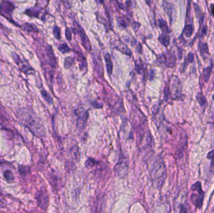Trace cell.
I'll return each mask as SVG.
<instances>
[{"label":"cell","instance_id":"obj_31","mask_svg":"<svg viewBox=\"0 0 214 213\" xmlns=\"http://www.w3.org/2000/svg\"><path fill=\"white\" fill-rule=\"evenodd\" d=\"M207 158L211 160L210 166L212 168H214V150H212L208 153Z\"/></svg>","mask_w":214,"mask_h":213},{"label":"cell","instance_id":"obj_29","mask_svg":"<svg viewBox=\"0 0 214 213\" xmlns=\"http://www.w3.org/2000/svg\"><path fill=\"white\" fill-rule=\"evenodd\" d=\"M103 206V201H98L96 203V206L95 207V210L93 211V213H101L102 212V207Z\"/></svg>","mask_w":214,"mask_h":213},{"label":"cell","instance_id":"obj_18","mask_svg":"<svg viewBox=\"0 0 214 213\" xmlns=\"http://www.w3.org/2000/svg\"><path fill=\"white\" fill-rule=\"evenodd\" d=\"M159 41L165 46H168L170 44V38L168 35V34L162 33L159 37Z\"/></svg>","mask_w":214,"mask_h":213},{"label":"cell","instance_id":"obj_6","mask_svg":"<svg viewBox=\"0 0 214 213\" xmlns=\"http://www.w3.org/2000/svg\"><path fill=\"white\" fill-rule=\"evenodd\" d=\"M12 54H13L12 55V57L13 58L15 63L18 66L21 72L27 75L33 73L34 69L31 68L30 65H29L27 61L21 60V58L16 53H13Z\"/></svg>","mask_w":214,"mask_h":213},{"label":"cell","instance_id":"obj_14","mask_svg":"<svg viewBox=\"0 0 214 213\" xmlns=\"http://www.w3.org/2000/svg\"><path fill=\"white\" fill-rule=\"evenodd\" d=\"M105 60L106 62L107 72H108L109 76H111L113 72V63L112 61V58L110 54L107 53L105 55Z\"/></svg>","mask_w":214,"mask_h":213},{"label":"cell","instance_id":"obj_11","mask_svg":"<svg viewBox=\"0 0 214 213\" xmlns=\"http://www.w3.org/2000/svg\"><path fill=\"white\" fill-rule=\"evenodd\" d=\"M46 54L48 56V58L49 60V63L50 65L53 66V67H56V59H55V56L54 55V53L53 51V50L52 48V47L50 46H48L46 50Z\"/></svg>","mask_w":214,"mask_h":213},{"label":"cell","instance_id":"obj_2","mask_svg":"<svg viewBox=\"0 0 214 213\" xmlns=\"http://www.w3.org/2000/svg\"><path fill=\"white\" fill-rule=\"evenodd\" d=\"M150 174L154 185L158 188L161 187L166 176L165 164L162 157H157L155 160L152 164Z\"/></svg>","mask_w":214,"mask_h":213},{"label":"cell","instance_id":"obj_3","mask_svg":"<svg viewBox=\"0 0 214 213\" xmlns=\"http://www.w3.org/2000/svg\"><path fill=\"white\" fill-rule=\"evenodd\" d=\"M191 189L193 191H197L198 193V194L193 193L191 196L190 200H191L192 204L195 205V207L201 208L202 205H203L205 196V193L202 190L201 183L200 181L196 182L192 186Z\"/></svg>","mask_w":214,"mask_h":213},{"label":"cell","instance_id":"obj_32","mask_svg":"<svg viewBox=\"0 0 214 213\" xmlns=\"http://www.w3.org/2000/svg\"><path fill=\"white\" fill-rule=\"evenodd\" d=\"M170 96V90L169 86H166L164 89V99L166 101H168Z\"/></svg>","mask_w":214,"mask_h":213},{"label":"cell","instance_id":"obj_12","mask_svg":"<svg viewBox=\"0 0 214 213\" xmlns=\"http://www.w3.org/2000/svg\"><path fill=\"white\" fill-rule=\"evenodd\" d=\"M199 51L201 56L204 59L207 58L210 55V52L209 50V47L206 43L200 42L199 43Z\"/></svg>","mask_w":214,"mask_h":213},{"label":"cell","instance_id":"obj_1","mask_svg":"<svg viewBox=\"0 0 214 213\" xmlns=\"http://www.w3.org/2000/svg\"><path fill=\"white\" fill-rule=\"evenodd\" d=\"M16 116L20 123L29 128L36 136L41 137L45 135V128L43 123L30 109L23 108L20 110Z\"/></svg>","mask_w":214,"mask_h":213},{"label":"cell","instance_id":"obj_9","mask_svg":"<svg viewBox=\"0 0 214 213\" xmlns=\"http://www.w3.org/2000/svg\"><path fill=\"white\" fill-rule=\"evenodd\" d=\"M88 117V111L82 112L78 115V117L77 121V126L78 128L83 129L86 126Z\"/></svg>","mask_w":214,"mask_h":213},{"label":"cell","instance_id":"obj_36","mask_svg":"<svg viewBox=\"0 0 214 213\" xmlns=\"http://www.w3.org/2000/svg\"><path fill=\"white\" fill-rule=\"evenodd\" d=\"M179 213H188L187 208H185V206L183 204L180 205V212Z\"/></svg>","mask_w":214,"mask_h":213},{"label":"cell","instance_id":"obj_24","mask_svg":"<svg viewBox=\"0 0 214 213\" xmlns=\"http://www.w3.org/2000/svg\"><path fill=\"white\" fill-rule=\"evenodd\" d=\"M41 96L45 99V100L48 104H52L53 103V99H52V98L50 96V95L48 94V93L46 91L43 90L41 91Z\"/></svg>","mask_w":214,"mask_h":213},{"label":"cell","instance_id":"obj_22","mask_svg":"<svg viewBox=\"0 0 214 213\" xmlns=\"http://www.w3.org/2000/svg\"><path fill=\"white\" fill-rule=\"evenodd\" d=\"M21 28L26 31H38L37 28L33 24H29V23H25V24L21 26Z\"/></svg>","mask_w":214,"mask_h":213},{"label":"cell","instance_id":"obj_5","mask_svg":"<svg viewBox=\"0 0 214 213\" xmlns=\"http://www.w3.org/2000/svg\"><path fill=\"white\" fill-rule=\"evenodd\" d=\"M15 8V5L11 2L8 1L2 2L0 3V14L8 21L15 23L13 21V18H12V13H13Z\"/></svg>","mask_w":214,"mask_h":213},{"label":"cell","instance_id":"obj_38","mask_svg":"<svg viewBox=\"0 0 214 213\" xmlns=\"http://www.w3.org/2000/svg\"><path fill=\"white\" fill-rule=\"evenodd\" d=\"M212 98H213V101H214V94H213V96H212Z\"/></svg>","mask_w":214,"mask_h":213},{"label":"cell","instance_id":"obj_35","mask_svg":"<svg viewBox=\"0 0 214 213\" xmlns=\"http://www.w3.org/2000/svg\"><path fill=\"white\" fill-rule=\"evenodd\" d=\"M71 28H67L65 31V35H66V38L68 41H71V30H70Z\"/></svg>","mask_w":214,"mask_h":213},{"label":"cell","instance_id":"obj_34","mask_svg":"<svg viewBox=\"0 0 214 213\" xmlns=\"http://www.w3.org/2000/svg\"><path fill=\"white\" fill-rule=\"evenodd\" d=\"M118 23L119 25H120L121 27L122 28H126L127 26V22L125 21V19H123L122 18H118Z\"/></svg>","mask_w":214,"mask_h":213},{"label":"cell","instance_id":"obj_13","mask_svg":"<svg viewBox=\"0 0 214 213\" xmlns=\"http://www.w3.org/2000/svg\"><path fill=\"white\" fill-rule=\"evenodd\" d=\"M163 8L165 9V11L167 13V15L169 16V18L171 19H172V15L173 13V10H174V6L173 4H172L171 3L167 2H163Z\"/></svg>","mask_w":214,"mask_h":213},{"label":"cell","instance_id":"obj_27","mask_svg":"<svg viewBox=\"0 0 214 213\" xmlns=\"http://www.w3.org/2000/svg\"><path fill=\"white\" fill-rule=\"evenodd\" d=\"M5 179L8 181V182H11L14 180V176L12 173V172L9 170H6L4 172L3 174Z\"/></svg>","mask_w":214,"mask_h":213},{"label":"cell","instance_id":"obj_15","mask_svg":"<svg viewBox=\"0 0 214 213\" xmlns=\"http://www.w3.org/2000/svg\"><path fill=\"white\" fill-rule=\"evenodd\" d=\"M116 46V48L119 50V51H120L122 52H123V53L128 55V56H131V54H132V52L130 51V49L128 48V47L127 46H125L123 43H121L120 41H118L116 42V44L115 45Z\"/></svg>","mask_w":214,"mask_h":213},{"label":"cell","instance_id":"obj_4","mask_svg":"<svg viewBox=\"0 0 214 213\" xmlns=\"http://www.w3.org/2000/svg\"><path fill=\"white\" fill-rule=\"evenodd\" d=\"M128 161L124 155H121L115 167V171L116 175L120 177H125L128 173Z\"/></svg>","mask_w":214,"mask_h":213},{"label":"cell","instance_id":"obj_10","mask_svg":"<svg viewBox=\"0 0 214 213\" xmlns=\"http://www.w3.org/2000/svg\"><path fill=\"white\" fill-rule=\"evenodd\" d=\"M75 30L77 31V33L80 34V37L81 38L83 46H84L87 50H88V51H90L91 50V45H90V43L88 40V38L87 37L85 31H83V30L81 28L80 30H79L78 29H75Z\"/></svg>","mask_w":214,"mask_h":213},{"label":"cell","instance_id":"obj_17","mask_svg":"<svg viewBox=\"0 0 214 213\" xmlns=\"http://www.w3.org/2000/svg\"><path fill=\"white\" fill-rule=\"evenodd\" d=\"M158 25L160 28L163 31V33H169L171 32L170 28L169 27L166 22L163 19H159L158 20Z\"/></svg>","mask_w":214,"mask_h":213},{"label":"cell","instance_id":"obj_39","mask_svg":"<svg viewBox=\"0 0 214 213\" xmlns=\"http://www.w3.org/2000/svg\"></svg>","mask_w":214,"mask_h":213},{"label":"cell","instance_id":"obj_25","mask_svg":"<svg viewBox=\"0 0 214 213\" xmlns=\"http://www.w3.org/2000/svg\"><path fill=\"white\" fill-rule=\"evenodd\" d=\"M58 50L63 54H65L71 51L70 48L66 43L59 44L58 46Z\"/></svg>","mask_w":214,"mask_h":213},{"label":"cell","instance_id":"obj_21","mask_svg":"<svg viewBox=\"0 0 214 213\" xmlns=\"http://www.w3.org/2000/svg\"><path fill=\"white\" fill-rule=\"evenodd\" d=\"M212 66H208L204 69L203 78H204V81L205 82H208L210 77V75L212 74Z\"/></svg>","mask_w":214,"mask_h":213},{"label":"cell","instance_id":"obj_26","mask_svg":"<svg viewBox=\"0 0 214 213\" xmlns=\"http://www.w3.org/2000/svg\"><path fill=\"white\" fill-rule=\"evenodd\" d=\"M74 62H75V60L73 58H71V57L66 58L65 60V63H64V66L65 69L70 68L71 66L73 65Z\"/></svg>","mask_w":214,"mask_h":213},{"label":"cell","instance_id":"obj_16","mask_svg":"<svg viewBox=\"0 0 214 213\" xmlns=\"http://www.w3.org/2000/svg\"><path fill=\"white\" fill-rule=\"evenodd\" d=\"M41 8H38L37 6H35L27 9V11H25V13L30 16L38 17V15L41 13Z\"/></svg>","mask_w":214,"mask_h":213},{"label":"cell","instance_id":"obj_8","mask_svg":"<svg viewBox=\"0 0 214 213\" xmlns=\"http://www.w3.org/2000/svg\"><path fill=\"white\" fill-rule=\"evenodd\" d=\"M160 63L164 64L168 67H173L175 65L176 59L174 54L167 53L159 56L158 60Z\"/></svg>","mask_w":214,"mask_h":213},{"label":"cell","instance_id":"obj_20","mask_svg":"<svg viewBox=\"0 0 214 213\" xmlns=\"http://www.w3.org/2000/svg\"><path fill=\"white\" fill-rule=\"evenodd\" d=\"M194 61V54L192 53H189L187 54V56L186 57V60H185V61L184 62V64L182 66L183 68H182V72H184V71H185V68L187 66L188 63H193Z\"/></svg>","mask_w":214,"mask_h":213},{"label":"cell","instance_id":"obj_23","mask_svg":"<svg viewBox=\"0 0 214 213\" xmlns=\"http://www.w3.org/2000/svg\"><path fill=\"white\" fill-rule=\"evenodd\" d=\"M194 30V27L192 25H187L185 26L184 32L187 37H191L192 34H193Z\"/></svg>","mask_w":214,"mask_h":213},{"label":"cell","instance_id":"obj_28","mask_svg":"<svg viewBox=\"0 0 214 213\" xmlns=\"http://www.w3.org/2000/svg\"><path fill=\"white\" fill-rule=\"evenodd\" d=\"M97 164V161L95 160V159L93 158H88L87 161H86V162L85 164V167L87 168H91L93 167H94L95 165H96Z\"/></svg>","mask_w":214,"mask_h":213},{"label":"cell","instance_id":"obj_30","mask_svg":"<svg viewBox=\"0 0 214 213\" xmlns=\"http://www.w3.org/2000/svg\"><path fill=\"white\" fill-rule=\"evenodd\" d=\"M53 34L54 37L56 39L59 40L60 39V28L57 26H55L53 27Z\"/></svg>","mask_w":214,"mask_h":213},{"label":"cell","instance_id":"obj_7","mask_svg":"<svg viewBox=\"0 0 214 213\" xmlns=\"http://www.w3.org/2000/svg\"><path fill=\"white\" fill-rule=\"evenodd\" d=\"M38 206L43 209H46L48 206L49 196L45 189L41 188L36 195Z\"/></svg>","mask_w":214,"mask_h":213},{"label":"cell","instance_id":"obj_37","mask_svg":"<svg viewBox=\"0 0 214 213\" xmlns=\"http://www.w3.org/2000/svg\"><path fill=\"white\" fill-rule=\"evenodd\" d=\"M210 9H211V12L212 15L214 16V5L213 4L210 5Z\"/></svg>","mask_w":214,"mask_h":213},{"label":"cell","instance_id":"obj_33","mask_svg":"<svg viewBox=\"0 0 214 213\" xmlns=\"http://www.w3.org/2000/svg\"><path fill=\"white\" fill-rule=\"evenodd\" d=\"M28 168L25 166H19V171L22 176H25L28 173Z\"/></svg>","mask_w":214,"mask_h":213},{"label":"cell","instance_id":"obj_19","mask_svg":"<svg viewBox=\"0 0 214 213\" xmlns=\"http://www.w3.org/2000/svg\"><path fill=\"white\" fill-rule=\"evenodd\" d=\"M196 99L202 107L205 108L207 106V100L205 96L203 95V94L202 93H199L197 94V95L196 96Z\"/></svg>","mask_w":214,"mask_h":213}]
</instances>
